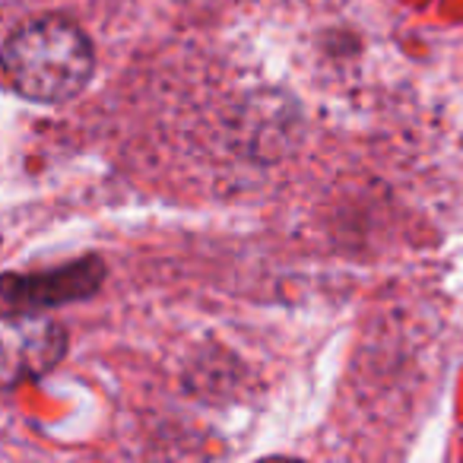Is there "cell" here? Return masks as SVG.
<instances>
[{
	"mask_svg": "<svg viewBox=\"0 0 463 463\" xmlns=\"http://www.w3.org/2000/svg\"><path fill=\"white\" fill-rule=\"evenodd\" d=\"M92 71L96 52L90 35L58 14L20 23L4 45L7 83L29 102H71L86 90Z\"/></svg>",
	"mask_w": 463,
	"mask_h": 463,
	"instance_id": "6da1fadb",
	"label": "cell"
},
{
	"mask_svg": "<svg viewBox=\"0 0 463 463\" xmlns=\"http://www.w3.org/2000/svg\"><path fill=\"white\" fill-rule=\"evenodd\" d=\"M4 343V384L16 387L52 372L67 349L64 327L33 308H10L0 330Z\"/></svg>",
	"mask_w": 463,
	"mask_h": 463,
	"instance_id": "7a4b0ae2",
	"label": "cell"
},
{
	"mask_svg": "<svg viewBox=\"0 0 463 463\" xmlns=\"http://www.w3.org/2000/svg\"><path fill=\"white\" fill-rule=\"evenodd\" d=\"M102 277H105L102 260L86 258L80 264L61 267V270L42 273V277H7L4 279V298H7L10 308L45 311L54 308V305L90 298L99 289Z\"/></svg>",
	"mask_w": 463,
	"mask_h": 463,
	"instance_id": "3957f363",
	"label": "cell"
}]
</instances>
